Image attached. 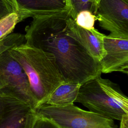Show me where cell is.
<instances>
[{
    "instance_id": "cell-1",
    "label": "cell",
    "mask_w": 128,
    "mask_h": 128,
    "mask_svg": "<svg viewBox=\"0 0 128 128\" xmlns=\"http://www.w3.org/2000/svg\"><path fill=\"white\" fill-rule=\"evenodd\" d=\"M68 12L34 16L25 28L26 44L54 55L65 82L82 84L101 76L100 62L67 34Z\"/></svg>"
},
{
    "instance_id": "cell-2",
    "label": "cell",
    "mask_w": 128,
    "mask_h": 128,
    "mask_svg": "<svg viewBox=\"0 0 128 128\" xmlns=\"http://www.w3.org/2000/svg\"><path fill=\"white\" fill-rule=\"evenodd\" d=\"M8 50L26 72L37 107L45 104L53 91L65 82L52 54L26 43Z\"/></svg>"
},
{
    "instance_id": "cell-3",
    "label": "cell",
    "mask_w": 128,
    "mask_h": 128,
    "mask_svg": "<svg viewBox=\"0 0 128 128\" xmlns=\"http://www.w3.org/2000/svg\"><path fill=\"white\" fill-rule=\"evenodd\" d=\"M74 102L113 120H120L123 116L128 114V97L116 84L100 76L81 84Z\"/></svg>"
},
{
    "instance_id": "cell-4",
    "label": "cell",
    "mask_w": 128,
    "mask_h": 128,
    "mask_svg": "<svg viewBox=\"0 0 128 128\" xmlns=\"http://www.w3.org/2000/svg\"><path fill=\"white\" fill-rule=\"evenodd\" d=\"M35 111L38 116L51 120L60 128H117L113 120L74 104L62 106L44 104Z\"/></svg>"
},
{
    "instance_id": "cell-5",
    "label": "cell",
    "mask_w": 128,
    "mask_h": 128,
    "mask_svg": "<svg viewBox=\"0 0 128 128\" xmlns=\"http://www.w3.org/2000/svg\"><path fill=\"white\" fill-rule=\"evenodd\" d=\"M8 50L0 54V94L16 98L35 110L37 102L31 92L27 76Z\"/></svg>"
},
{
    "instance_id": "cell-6",
    "label": "cell",
    "mask_w": 128,
    "mask_h": 128,
    "mask_svg": "<svg viewBox=\"0 0 128 128\" xmlns=\"http://www.w3.org/2000/svg\"><path fill=\"white\" fill-rule=\"evenodd\" d=\"M96 16L102 28L112 37L128 39V2L100 0Z\"/></svg>"
},
{
    "instance_id": "cell-7",
    "label": "cell",
    "mask_w": 128,
    "mask_h": 128,
    "mask_svg": "<svg viewBox=\"0 0 128 128\" xmlns=\"http://www.w3.org/2000/svg\"><path fill=\"white\" fill-rule=\"evenodd\" d=\"M37 115L29 104L0 94V128H33Z\"/></svg>"
},
{
    "instance_id": "cell-8",
    "label": "cell",
    "mask_w": 128,
    "mask_h": 128,
    "mask_svg": "<svg viewBox=\"0 0 128 128\" xmlns=\"http://www.w3.org/2000/svg\"><path fill=\"white\" fill-rule=\"evenodd\" d=\"M104 46L106 55L100 61L101 72H118L128 74V39L105 35Z\"/></svg>"
},
{
    "instance_id": "cell-9",
    "label": "cell",
    "mask_w": 128,
    "mask_h": 128,
    "mask_svg": "<svg viewBox=\"0 0 128 128\" xmlns=\"http://www.w3.org/2000/svg\"><path fill=\"white\" fill-rule=\"evenodd\" d=\"M67 34L77 40L94 58L100 62L106 55L104 46V34L94 28L86 30L78 26L68 14L66 19Z\"/></svg>"
},
{
    "instance_id": "cell-10",
    "label": "cell",
    "mask_w": 128,
    "mask_h": 128,
    "mask_svg": "<svg viewBox=\"0 0 128 128\" xmlns=\"http://www.w3.org/2000/svg\"><path fill=\"white\" fill-rule=\"evenodd\" d=\"M21 21L29 17L70 12L68 0H11Z\"/></svg>"
},
{
    "instance_id": "cell-11",
    "label": "cell",
    "mask_w": 128,
    "mask_h": 128,
    "mask_svg": "<svg viewBox=\"0 0 128 128\" xmlns=\"http://www.w3.org/2000/svg\"><path fill=\"white\" fill-rule=\"evenodd\" d=\"M81 84L64 82L59 86L48 97L45 104L52 106H66L73 104Z\"/></svg>"
},
{
    "instance_id": "cell-12",
    "label": "cell",
    "mask_w": 128,
    "mask_h": 128,
    "mask_svg": "<svg viewBox=\"0 0 128 128\" xmlns=\"http://www.w3.org/2000/svg\"><path fill=\"white\" fill-rule=\"evenodd\" d=\"M68 2L70 6L68 12L74 20L77 14L82 10H88L96 15L97 5L94 0H68Z\"/></svg>"
},
{
    "instance_id": "cell-13",
    "label": "cell",
    "mask_w": 128,
    "mask_h": 128,
    "mask_svg": "<svg viewBox=\"0 0 128 128\" xmlns=\"http://www.w3.org/2000/svg\"><path fill=\"white\" fill-rule=\"evenodd\" d=\"M17 11L12 12L0 20V40L10 34L16 25L21 22Z\"/></svg>"
},
{
    "instance_id": "cell-14",
    "label": "cell",
    "mask_w": 128,
    "mask_h": 128,
    "mask_svg": "<svg viewBox=\"0 0 128 128\" xmlns=\"http://www.w3.org/2000/svg\"><path fill=\"white\" fill-rule=\"evenodd\" d=\"M24 36L20 33L10 34L0 40V54L11 48L23 43Z\"/></svg>"
},
{
    "instance_id": "cell-15",
    "label": "cell",
    "mask_w": 128,
    "mask_h": 128,
    "mask_svg": "<svg viewBox=\"0 0 128 128\" xmlns=\"http://www.w3.org/2000/svg\"><path fill=\"white\" fill-rule=\"evenodd\" d=\"M96 20L97 18L95 14L88 10H82L77 14L74 20L79 26L86 30H91L94 28Z\"/></svg>"
},
{
    "instance_id": "cell-16",
    "label": "cell",
    "mask_w": 128,
    "mask_h": 128,
    "mask_svg": "<svg viewBox=\"0 0 128 128\" xmlns=\"http://www.w3.org/2000/svg\"><path fill=\"white\" fill-rule=\"evenodd\" d=\"M16 11V7L11 0H0V20Z\"/></svg>"
},
{
    "instance_id": "cell-17",
    "label": "cell",
    "mask_w": 128,
    "mask_h": 128,
    "mask_svg": "<svg viewBox=\"0 0 128 128\" xmlns=\"http://www.w3.org/2000/svg\"><path fill=\"white\" fill-rule=\"evenodd\" d=\"M33 128H60L51 120L37 116Z\"/></svg>"
},
{
    "instance_id": "cell-18",
    "label": "cell",
    "mask_w": 128,
    "mask_h": 128,
    "mask_svg": "<svg viewBox=\"0 0 128 128\" xmlns=\"http://www.w3.org/2000/svg\"><path fill=\"white\" fill-rule=\"evenodd\" d=\"M120 121V128H128V114L123 116Z\"/></svg>"
},
{
    "instance_id": "cell-19",
    "label": "cell",
    "mask_w": 128,
    "mask_h": 128,
    "mask_svg": "<svg viewBox=\"0 0 128 128\" xmlns=\"http://www.w3.org/2000/svg\"><path fill=\"white\" fill-rule=\"evenodd\" d=\"M94 0V2H95V3L97 5V6H98V2H99V1L100 0Z\"/></svg>"
},
{
    "instance_id": "cell-20",
    "label": "cell",
    "mask_w": 128,
    "mask_h": 128,
    "mask_svg": "<svg viewBox=\"0 0 128 128\" xmlns=\"http://www.w3.org/2000/svg\"><path fill=\"white\" fill-rule=\"evenodd\" d=\"M126 0V2H128V0Z\"/></svg>"
}]
</instances>
